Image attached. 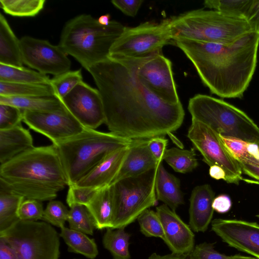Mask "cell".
<instances>
[{
	"label": "cell",
	"instance_id": "db71d44e",
	"mask_svg": "<svg viewBox=\"0 0 259 259\" xmlns=\"http://www.w3.org/2000/svg\"><path fill=\"white\" fill-rule=\"evenodd\" d=\"M256 217L259 218V214L256 215Z\"/></svg>",
	"mask_w": 259,
	"mask_h": 259
},
{
	"label": "cell",
	"instance_id": "277c9868",
	"mask_svg": "<svg viewBox=\"0 0 259 259\" xmlns=\"http://www.w3.org/2000/svg\"><path fill=\"white\" fill-rule=\"evenodd\" d=\"M124 28L115 20L104 26L91 15L81 14L66 23L58 45L88 70L109 57L111 47Z\"/></svg>",
	"mask_w": 259,
	"mask_h": 259
},
{
	"label": "cell",
	"instance_id": "5bb4252c",
	"mask_svg": "<svg viewBox=\"0 0 259 259\" xmlns=\"http://www.w3.org/2000/svg\"><path fill=\"white\" fill-rule=\"evenodd\" d=\"M62 102L85 128L96 130L105 123L104 107L99 91L83 81L65 96Z\"/></svg>",
	"mask_w": 259,
	"mask_h": 259
},
{
	"label": "cell",
	"instance_id": "681fc988",
	"mask_svg": "<svg viewBox=\"0 0 259 259\" xmlns=\"http://www.w3.org/2000/svg\"><path fill=\"white\" fill-rule=\"evenodd\" d=\"M210 176L217 180L223 179L225 181L226 174L225 171L219 166L214 165L210 166L209 169Z\"/></svg>",
	"mask_w": 259,
	"mask_h": 259
},
{
	"label": "cell",
	"instance_id": "1f68e13d",
	"mask_svg": "<svg viewBox=\"0 0 259 259\" xmlns=\"http://www.w3.org/2000/svg\"><path fill=\"white\" fill-rule=\"evenodd\" d=\"M45 0H1L6 14L16 17H34L44 8Z\"/></svg>",
	"mask_w": 259,
	"mask_h": 259
},
{
	"label": "cell",
	"instance_id": "f907efd6",
	"mask_svg": "<svg viewBox=\"0 0 259 259\" xmlns=\"http://www.w3.org/2000/svg\"><path fill=\"white\" fill-rule=\"evenodd\" d=\"M148 259H190L188 255H180L171 253L163 255L153 253L148 257Z\"/></svg>",
	"mask_w": 259,
	"mask_h": 259
},
{
	"label": "cell",
	"instance_id": "4316f807",
	"mask_svg": "<svg viewBox=\"0 0 259 259\" xmlns=\"http://www.w3.org/2000/svg\"><path fill=\"white\" fill-rule=\"evenodd\" d=\"M51 79L46 74L24 67L0 64V81L51 85Z\"/></svg>",
	"mask_w": 259,
	"mask_h": 259
},
{
	"label": "cell",
	"instance_id": "4fadbf2b",
	"mask_svg": "<svg viewBox=\"0 0 259 259\" xmlns=\"http://www.w3.org/2000/svg\"><path fill=\"white\" fill-rule=\"evenodd\" d=\"M23 64L38 72L57 76L70 70L71 62L59 45L29 36L20 39Z\"/></svg>",
	"mask_w": 259,
	"mask_h": 259
},
{
	"label": "cell",
	"instance_id": "d590c367",
	"mask_svg": "<svg viewBox=\"0 0 259 259\" xmlns=\"http://www.w3.org/2000/svg\"><path fill=\"white\" fill-rule=\"evenodd\" d=\"M220 137L226 148L237 161L250 156L259 159L258 143H249L229 137L220 136Z\"/></svg>",
	"mask_w": 259,
	"mask_h": 259
},
{
	"label": "cell",
	"instance_id": "60d3db41",
	"mask_svg": "<svg viewBox=\"0 0 259 259\" xmlns=\"http://www.w3.org/2000/svg\"><path fill=\"white\" fill-rule=\"evenodd\" d=\"M44 212L41 201L34 199H24L19 210L20 220L24 221H37L42 220Z\"/></svg>",
	"mask_w": 259,
	"mask_h": 259
},
{
	"label": "cell",
	"instance_id": "d6a6232c",
	"mask_svg": "<svg viewBox=\"0 0 259 259\" xmlns=\"http://www.w3.org/2000/svg\"><path fill=\"white\" fill-rule=\"evenodd\" d=\"M70 208L67 220L69 228L93 235L96 229V223L88 207L84 205H75Z\"/></svg>",
	"mask_w": 259,
	"mask_h": 259
},
{
	"label": "cell",
	"instance_id": "4dcf8cb0",
	"mask_svg": "<svg viewBox=\"0 0 259 259\" xmlns=\"http://www.w3.org/2000/svg\"><path fill=\"white\" fill-rule=\"evenodd\" d=\"M194 149H181L176 147L166 149L163 158L176 172L186 174L195 169L198 162Z\"/></svg>",
	"mask_w": 259,
	"mask_h": 259
},
{
	"label": "cell",
	"instance_id": "9c48e42d",
	"mask_svg": "<svg viewBox=\"0 0 259 259\" xmlns=\"http://www.w3.org/2000/svg\"><path fill=\"white\" fill-rule=\"evenodd\" d=\"M18 259H59V236L46 222L19 220L0 232Z\"/></svg>",
	"mask_w": 259,
	"mask_h": 259
},
{
	"label": "cell",
	"instance_id": "f5cc1de1",
	"mask_svg": "<svg viewBox=\"0 0 259 259\" xmlns=\"http://www.w3.org/2000/svg\"><path fill=\"white\" fill-rule=\"evenodd\" d=\"M230 259H258L255 257H250V256H245L240 255H235L233 256H231Z\"/></svg>",
	"mask_w": 259,
	"mask_h": 259
},
{
	"label": "cell",
	"instance_id": "b9f144b4",
	"mask_svg": "<svg viewBox=\"0 0 259 259\" xmlns=\"http://www.w3.org/2000/svg\"><path fill=\"white\" fill-rule=\"evenodd\" d=\"M188 256L190 259H230L231 257L215 250L214 243L206 242L195 246Z\"/></svg>",
	"mask_w": 259,
	"mask_h": 259
},
{
	"label": "cell",
	"instance_id": "bcb514c9",
	"mask_svg": "<svg viewBox=\"0 0 259 259\" xmlns=\"http://www.w3.org/2000/svg\"><path fill=\"white\" fill-rule=\"evenodd\" d=\"M238 162L242 172L259 181V159L249 157Z\"/></svg>",
	"mask_w": 259,
	"mask_h": 259
},
{
	"label": "cell",
	"instance_id": "f35d334b",
	"mask_svg": "<svg viewBox=\"0 0 259 259\" xmlns=\"http://www.w3.org/2000/svg\"><path fill=\"white\" fill-rule=\"evenodd\" d=\"M23 112L19 108L6 104H0V130L9 129L21 124Z\"/></svg>",
	"mask_w": 259,
	"mask_h": 259
},
{
	"label": "cell",
	"instance_id": "e575fe53",
	"mask_svg": "<svg viewBox=\"0 0 259 259\" xmlns=\"http://www.w3.org/2000/svg\"><path fill=\"white\" fill-rule=\"evenodd\" d=\"M251 0H206L205 8L221 12L225 14L244 18ZM245 19V18H244Z\"/></svg>",
	"mask_w": 259,
	"mask_h": 259
},
{
	"label": "cell",
	"instance_id": "f546056e",
	"mask_svg": "<svg viewBox=\"0 0 259 259\" xmlns=\"http://www.w3.org/2000/svg\"><path fill=\"white\" fill-rule=\"evenodd\" d=\"M0 96H56V94L54 89L50 84L0 81Z\"/></svg>",
	"mask_w": 259,
	"mask_h": 259
},
{
	"label": "cell",
	"instance_id": "836d02e7",
	"mask_svg": "<svg viewBox=\"0 0 259 259\" xmlns=\"http://www.w3.org/2000/svg\"><path fill=\"white\" fill-rule=\"evenodd\" d=\"M82 81L81 70H69L51 79V85L56 96L62 99L69 94L79 83Z\"/></svg>",
	"mask_w": 259,
	"mask_h": 259
},
{
	"label": "cell",
	"instance_id": "ba28073f",
	"mask_svg": "<svg viewBox=\"0 0 259 259\" xmlns=\"http://www.w3.org/2000/svg\"><path fill=\"white\" fill-rule=\"evenodd\" d=\"M158 167L110 185L113 200L111 229L125 228L146 209L157 204L155 181Z\"/></svg>",
	"mask_w": 259,
	"mask_h": 259
},
{
	"label": "cell",
	"instance_id": "3957f363",
	"mask_svg": "<svg viewBox=\"0 0 259 259\" xmlns=\"http://www.w3.org/2000/svg\"><path fill=\"white\" fill-rule=\"evenodd\" d=\"M68 182L55 146L34 147L0 166V188L25 199L56 198Z\"/></svg>",
	"mask_w": 259,
	"mask_h": 259
},
{
	"label": "cell",
	"instance_id": "484cf974",
	"mask_svg": "<svg viewBox=\"0 0 259 259\" xmlns=\"http://www.w3.org/2000/svg\"><path fill=\"white\" fill-rule=\"evenodd\" d=\"M59 236L68 246L69 252L80 254L90 259H94L98 254L95 240L83 233L64 226L61 228Z\"/></svg>",
	"mask_w": 259,
	"mask_h": 259
},
{
	"label": "cell",
	"instance_id": "7dc6e473",
	"mask_svg": "<svg viewBox=\"0 0 259 259\" xmlns=\"http://www.w3.org/2000/svg\"><path fill=\"white\" fill-rule=\"evenodd\" d=\"M232 205L231 200L226 195H220L214 198L212 207L214 210L221 213L228 212Z\"/></svg>",
	"mask_w": 259,
	"mask_h": 259
},
{
	"label": "cell",
	"instance_id": "ab89813d",
	"mask_svg": "<svg viewBox=\"0 0 259 259\" xmlns=\"http://www.w3.org/2000/svg\"><path fill=\"white\" fill-rule=\"evenodd\" d=\"M66 202L71 207L75 205H87L98 189L77 186L75 185L68 186Z\"/></svg>",
	"mask_w": 259,
	"mask_h": 259
},
{
	"label": "cell",
	"instance_id": "30bf717a",
	"mask_svg": "<svg viewBox=\"0 0 259 259\" xmlns=\"http://www.w3.org/2000/svg\"><path fill=\"white\" fill-rule=\"evenodd\" d=\"M171 42L166 19L125 26L111 47L109 57L121 60L145 58L161 53L162 48Z\"/></svg>",
	"mask_w": 259,
	"mask_h": 259
},
{
	"label": "cell",
	"instance_id": "74e56055",
	"mask_svg": "<svg viewBox=\"0 0 259 259\" xmlns=\"http://www.w3.org/2000/svg\"><path fill=\"white\" fill-rule=\"evenodd\" d=\"M69 211L61 201L52 200L44 210L42 220L55 226L62 228L67 221Z\"/></svg>",
	"mask_w": 259,
	"mask_h": 259
},
{
	"label": "cell",
	"instance_id": "83f0119b",
	"mask_svg": "<svg viewBox=\"0 0 259 259\" xmlns=\"http://www.w3.org/2000/svg\"><path fill=\"white\" fill-rule=\"evenodd\" d=\"M24 199L21 196L0 188V232L20 220L18 210Z\"/></svg>",
	"mask_w": 259,
	"mask_h": 259
},
{
	"label": "cell",
	"instance_id": "2e32d148",
	"mask_svg": "<svg viewBox=\"0 0 259 259\" xmlns=\"http://www.w3.org/2000/svg\"><path fill=\"white\" fill-rule=\"evenodd\" d=\"M211 229L230 246L259 259V224L238 220L215 219Z\"/></svg>",
	"mask_w": 259,
	"mask_h": 259
},
{
	"label": "cell",
	"instance_id": "e0dca14e",
	"mask_svg": "<svg viewBox=\"0 0 259 259\" xmlns=\"http://www.w3.org/2000/svg\"><path fill=\"white\" fill-rule=\"evenodd\" d=\"M156 211L164 232L163 240L172 253L186 255L193 250L195 236L190 227L165 204L157 206Z\"/></svg>",
	"mask_w": 259,
	"mask_h": 259
},
{
	"label": "cell",
	"instance_id": "11a10c76",
	"mask_svg": "<svg viewBox=\"0 0 259 259\" xmlns=\"http://www.w3.org/2000/svg\"><path fill=\"white\" fill-rule=\"evenodd\" d=\"M74 259H76V258H74Z\"/></svg>",
	"mask_w": 259,
	"mask_h": 259
},
{
	"label": "cell",
	"instance_id": "6da1fadb",
	"mask_svg": "<svg viewBox=\"0 0 259 259\" xmlns=\"http://www.w3.org/2000/svg\"><path fill=\"white\" fill-rule=\"evenodd\" d=\"M100 94L110 132L131 140L165 136L183 123L181 102L160 99L144 86L122 61L109 57L87 70Z\"/></svg>",
	"mask_w": 259,
	"mask_h": 259
},
{
	"label": "cell",
	"instance_id": "d6986e66",
	"mask_svg": "<svg viewBox=\"0 0 259 259\" xmlns=\"http://www.w3.org/2000/svg\"><path fill=\"white\" fill-rule=\"evenodd\" d=\"M161 163L151 153L148 139L133 140L128 152L112 184L122 179L142 175L157 167Z\"/></svg>",
	"mask_w": 259,
	"mask_h": 259
},
{
	"label": "cell",
	"instance_id": "8992f818",
	"mask_svg": "<svg viewBox=\"0 0 259 259\" xmlns=\"http://www.w3.org/2000/svg\"><path fill=\"white\" fill-rule=\"evenodd\" d=\"M132 141L111 132L84 128L76 135L53 144L59 155L69 186L75 184L107 154L130 145Z\"/></svg>",
	"mask_w": 259,
	"mask_h": 259
},
{
	"label": "cell",
	"instance_id": "7a4b0ae2",
	"mask_svg": "<svg viewBox=\"0 0 259 259\" xmlns=\"http://www.w3.org/2000/svg\"><path fill=\"white\" fill-rule=\"evenodd\" d=\"M172 42L211 93L224 98L243 97L255 70L259 34L251 32L230 45L185 39Z\"/></svg>",
	"mask_w": 259,
	"mask_h": 259
},
{
	"label": "cell",
	"instance_id": "7402d4cb",
	"mask_svg": "<svg viewBox=\"0 0 259 259\" xmlns=\"http://www.w3.org/2000/svg\"><path fill=\"white\" fill-rule=\"evenodd\" d=\"M155 192L157 199L174 211L184 203L180 180L168 172L161 163L157 171Z\"/></svg>",
	"mask_w": 259,
	"mask_h": 259
},
{
	"label": "cell",
	"instance_id": "816d5d0a",
	"mask_svg": "<svg viewBox=\"0 0 259 259\" xmlns=\"http://www.w3.org/2000/svg\"><path fill=\"white\" fill-rule=\"evenodd\" d=\"M98 22L104 26H107L110 22V15L108 14L101 16L98 19Z\"/></svg>",
	"mask_w": 259,
	"mask_h": 259
},
{
	"label": "cell",
	"instance_id": "c3c4849f",
	"mask_svg": "<svg viewBox=\"0 0 259 259\" xmlns=\"http://www.w3.org/2000/svg\"><path fill=\"white\" fill-rule=\"evenodd\" d=\"M0 259H18L11 246L0 237Z\"/></svg>",
	"mask_w": 259,
	"mask_h": 259
},
{
	"label": "cell",
	"instance_id": "ee69618b",
	"mask_svg": "<svg viewBox=\"0 0 259 259\" xmlns=\"http://www.w3.org/2000/svg\"><path fill=\"white\" fill-rule=\"evenodd\" d=\"M143 0H113L111 3L113 5L121 11L125 15L135 16L140 9Z\"/></svg>",
	"mask_w": 259,
	"mask_h": 259
},
{
	"label": "cell",
	"instance_id": "9a60e30c",
	"mask_svg": "<svg viewBox=\"0 0 259 259\" xmlns=\"http://www.w3.org/2000/svg\"><path fill=\"white\" fill-rule=\"evenodd\" d=\"M22 112L23 121L31 130L49 138L53 144L76 135L85 128L68 111Z\"/></svg>",
	"mask_w": 259,
	"mask_h": 259
},
{
	"label": "cell",
	"instance_id": "8fae6325",
	"mask_svg": "<svg viewBox=\"0 0 259 259\" xmlns=\"http://www.w3.org/2000/svg\"><path fill=\"white\" fill-rule=\"evenodd\" d=\"M187 137L209 166L216 165L224 169L225 181L238 185L243 180L238 162L223 142L220 135L206 124L191 119Z\"/></svg>",
	"mask_w": 259,
	"mask_h": 259
},
{
	"label": "cell",
	"instance_id": "7c38bea8",
	"mask_svg": "<svg viewBox=\"0 0 259 259\" xmlns=\"http://www.w3.org/2000/svg\"><path fill=\"white\" fill-rule=\"evenodd\" d=\"M119 60L124 62L138 80L157 97L170 104L181 102L171 62L161 53L143 59Z\"/></svg>",
	"mask_w": 259,
	"mask_h": 259
},
{
	"label": "cell",
	"instance_id": "f1b7e54d",
	"mask_svg": "<svg viewBox=\"0 0 259 259\" xmlns=\"http://www.w3.org/2000/svg\"><path fill=\"white\" fill-rule=\"evenodd\" d=\"M124 228L106 229L102 239L103 246L113 256V259H130L128 249L131 235Z\"/></svg>",
	"mask_w": 259,
	"mask_h": 259
},
{
	"label": "cell",
	"instance_id": "44dd1931",
	"mask_svg": "<svg viewBox=\"0 0 259 259\" xmlns=\"http://www.w3.org/2000/svg\"><path fill=\"white\" fill-rule=\"evenodd\" d=\"M33 147V138L30 132L21 124L0 130L1 164Z\"/></svg>",
	"mask_w": 259,
	"mask_h": 259
},
{
	"label": "cell",
	"instance_id": "f6af8a7d",
	"mask_svg": "<svg viewBox=\"0 0 259 259\" xmlns=\"http://www.w3.org/2000/svg\"><path fill=\"white\" fill-rule=\"evenodd\" d=\"M252 32L259 34V0H251L245 16Z\"/></svg>",
	"mask_w": 259,
	"mask_h": 259
},
{
	"label": "cell",
	"instance_id": "ac0fdd59",
	"mask_svg": "<svg viewBox=\"0 0 259 259\" xmlns=\"http://www.w3.org/2000/svg\"><path fill=\"white\" fill-rule=\"evenodd\" d=\"M131 144L107 154L74 185L95 189L111 185L120 170Z\"/></svg>",
	"mask_w": 259,
	"mask_h": 259
},
{
	"label": "cell",
	"instance_id": "ffe728a7",
	"mask_svg": "<svg viewBox=\"0 0 259 259\" xmlns=\"http://www.w3.org/2000/svg\"><path fill=\"white\" fill-rule=\"evenodd\" d=\"M214 193L208 184L195 187L190 198L189 226L196 232H204L212 218Z\"/></svg>",
	"mask_w": 259,
	"mask_h": 259
},
{
	"label": "cell",
	"instance_id": "cb8c5ba5",
	"mask_svg": "<svg viewBox=\"0 0 259 259\" xmlns=\"http://www.w3.org/2000/svg\"><path fill=\"white\" fill-rule=\"evenodd\" d=\"M0 64L23 67L20 40L2 13L0 14Z\"/></svg>",
	"mask_w": 259,
	"mask_h": 259
},
{
	"label": "cell",
	"instance_id": "5b68a950",
	"mask_svg": "<svg viewBox=\"0 0 259 259\" xmlns=\"http://www.w3.org/2000/svg\"><path fill=\"white\" fill-rule=\"evenodd\" d=\"M166 21L172 41L185 39L230 45L252 32L244 18L214 10H193Z\"/></svg>",
	"mask_w": 259,
	"mask_h": 259
},
{
	"label": "cell",
	"instance_id": "8d00e7d4",
	"mask_svg": "<svg viewBox=\"0 0 259 259\" xmlns=\"http://www.w3.org/2000/svg\"><path fill=\"white\" fill-rule=\"evenodd\" d=\"M140 231L148 237H155L164 238V232L160 219L156 212L147 209L137 218Z\"/></svg>",
	"mask_w": 259,
	"mask_h": 259
},
{
	"label": "cell",
	"instance_id": "7bdbcfd3",
	"mask_svg": "<svg viewBox=\"0 0 259 259\" xmlns=\"http://www.w3.org/2000/svg\"><path fill=\"white\" fill-rule=\"evenodd\" d=\"M168 140L165 136H158L148 139L149 148L156 161L161 163L166 150Z\"/></svg>",
	"mask_w": 259,
	"mask_h": 259
},
{
	"label": "cell",
	"instance_id": "52a82bcc",
	"mask_svg": "<svg viewBox=\"0 0 259 259\" xmlns=\"http://www.w3.org/2000/svg\"><path fill=\"white\" fill-rule=\"evenodd\" d=\"M188 109L192 119L220 136L259 143V127L244 111L224 100L197 94L190 99Z\"/></svg>",
	"mask_w": 259,
	"mask_h": 259
},
{
	"label": "cell",
	"instance_id": "d4e9b609",
	"mask_svg": "<svg viewBox=\"0 0 259 259\" xmlns=\"http://www.w3.org/2000/svg\"><path fill=\"white\" fill-rule=\"evenodd\" d=\"M87 206L95 220L96 229L111 228L113 200L110 186L98 189Z\"/></svg>",
	"mask_w": 259,
	"mask_h": 259
},
{
	"label": "cell",
	"instance_id": "603a6c76",
	"mask_svg": "<svg viewBox=\"0 0 259 259\" xmlns=\"http://www.w3.org/2000/svg\"><path fill=\"white\" fill-rule=\"evenodd\" d=\"M0 104H9L22 111L64 112L68 110L56 96H1Z\"/></svg>",
	"mask_w": 259,
	"mask_h": 259
}]
</instances>
